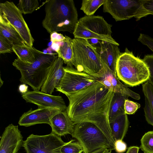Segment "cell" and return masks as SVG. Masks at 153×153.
<instances>
[{
  "label": "cell",
  "mask_w": 153,
  "mask_h": 153,
  "mask_svg": "<svg viewBox=\"0 0 153 153\" xmlns=\"http://www.w3.org/2000/svg\"><path fill=\"white\" fill-rule=\"evenodd\" d=\"M114 92L97 81L92 85L67 97L69 104L66 111L74 125L91 123L103 132L115 149L109 114Z\"/></svg>",
  "instance_id": "obj_1"
},
{
  "label": "cell",
  "mask_w": 153,
  "mask_h": 153,
  "mask_svg": "<svg viewBox=\"0 0 153 153\" xmlns=\"http://www.w3.org/2000/svg\"><path fill=\"white\" fill-rule=\"evenodd\" d=\"M45 5V15L42 24L50 34L67 31L73 33L78 22V14L73 0H50Z\"/></svg>",
  "instance_id": "obj_2"
},
{
  "label": "cell",
  "mask_w": 153,
  "mask_h": 153,
  "mask_svg": "<svg viewBox=\"0 0 153 153\" xmlns=\"http://www.w3.org/2000/svg\"><path fill=\"white\" fill-rule=\"evenodd\" d=\"M35 54V59L33 63L23 62L17 58L12 64L20 71L21 82L29 85L33 90H39L57 56H55L56 53H45L36 49Z\"/></svg>",
  "instance_id": "obj_3"
},
{
  "label": "cell",
  "mask_w": 153,
  "mask_h": 153,
  "mask_svg": "<svg viewBox=\"0 0 153 153\" xmlns=\"http://www.w3.org/2000/svg\"><path fill=\"white\" fill-rule=\"evenodd\" d=\"M116 72L119 79L131 87L147 81L149 75L148 68L143 60L135 57L127 48L117 60Z\"/></svg>",
  "instance_id": "obj_4"
},
{
  "label": "cell",
  "mask_w": 153,
  "mask_h": 153,
  "mask_svg": "<svg viewBox=\"0 0 153 153\" xmlns=\"http://www.w3.org/2000/svg\"><path fill=\"white\" fill-rule=\"evenodd\" d=\"M112 26L102 16L85 15L78 20L73 33L74 38L96 39L119 46L112 37Z\"/></svg>",
  "instance_id": "obj_5"
},
{
  "label": "cell",
  "mask_w": 153,
  "mask_h": 153,
  "mask_svg": "<svg viewBox=\"0 0 153 153\" xmlns=\"http://www.w3.org/2000/svg\"><path fill=\"white\" fill-rule=\"evenodd\" d=\"M72 44L73 65L77 70L94 76L102 70V60L96 48L88 39L74 38Z\"/></svg>",
  "instance_id": "obj_6"
},
{
  "label": "cell",
  "mask_w": 153,
  "mask_h": 153,
  "mask_svg": "<svg viewBox=\"0 0 153 153\" xmlns=\"http://www.w3.org/2000/svg\"><path fill=\"white\" fill-rule=\"evenodd\" d=\"M71 136L82 146L83 153H90L101 148L115 149L103 132L91 123L85 122L75 124Z\"/></svg>",
  "instance_id": "obj_7"
},
{
  "label": "cell",
  "mask_w": 153,
  "mask_h": 153,
  "mask_svg": "<svg viewBox=\"0 0 153 153\" xmlns=\"http://www.w3.org/2000/svg\"><path fill=\"white\" fill-rule=\"evenodd\" d=\"M103 5V12L109 13L116 22L133 17L139 20L149 15L142 0H106Z\"/></svg>",
  "instance_id": "obj_8"
},
{
  "label": "cell",
  "mask_w": 153,
  "mask_h": 153,
  "mask_svg": "<svg viewBox=\"0 0 153 153\" xmlns=\"http://www.w3.org/2000/svg\"><path fill=\"white\" fill-rule=\"evenodd\" d=\"M64 75L56 91L67 97L77 92L92 85L97 81L93 76L78 71L72 66L64 67Z\"/></svg>",
  "instance_id": "obj_9"
},
{
  "label": "cell",
  "mask_w": 153,
  "mask_h": 153,
  "mask_svg": "<svg viewBox=\"0 0 153 153\" xmlns=\"http://www.w3.org/2000/svg\"><path fill=\"white\" fill-rule=\"evenodd\" d=\"M65 143L60 137L51 132L44 135L32 134L23 141L22 146L26 153H61Z\"/></svg>",
  "instance_id": "obj_10"
},
{
  "label": "cell",
  "mask_w": 153,
  "mask_h": 153,
  "mask_svg": "<svg viewBox=\"0 0 153 153\" xmlns=\"http://www.w3.org/2000/svg\"><path fill=\"white\" fill-rule=\"evenodd\" d=\"M22 14L13 2L0 3V17L15 28L27 45L33 47L34 40Z\"/></svg>",
  "instance_id": "obj_11"
},
{
  "label": "cell",
  "mask_w": 153,
  "mask_h": 153,
  "mask_svg": "<svg viewBox=\"0 0 153 153\" xmlns=\"http://www.w3.org/2000/svg\"><path fill=\"white\" fill-rule=\"evenodd\" d=\"M103 67L102 70L94 76L98 81L104 85L109 90L127 95L136 100L140 99V96L128 88L119 80L117 74L111 70L102 61Z\"/></svg>",
  "instance_id": "obj_12"
},
{
  "label": "cell",
  "mask_w": 153,
  "mask_h": 153,
  "mask_svg": "<svg viewBox=\"0 0 153 153\" xmlns=\"http://www.w3.org/2000/svg\"><path fill=\"white\" fill-rule=\"evenodd\" d=\"M22 97L27 102L36 105L38 108H55L64 111L67 107L61 96L49 94L39 90L28 91Z\"/></svg>",
  "instance_id": "obj_13"
},
{
  "label": "cell",
  "mask_w": 153,
  "mask_h": 153,
  "mask_svg": "<svg viewBox=\"0 0 153 153\" xmlns=\"http://www.w3.org/2000/svg\"><path fill=\"white\" fill-rule=\"evenodd\" d=\"M63 111L55 108H38L33 110L31 108L20 117L18 124L26 127L39 124L50 125L51 118L56 114Z\"/></svg>",
  "instance_id": "obj_14"
},
{
  "label": "cell",
  "mask_w": 153,
  "mask_h": 153,
  "mask_svg": "<svg viewBox=\"0 0 153 153\" xmlns=\"http://www.w3.org/2000/svg\"><path fill=\"white\" fill-rule=\"evenodd\" d=\"M23 137L18 126L9 124L5 129L0 141V153H18Z\"/></svg>",
  "instance_id": "obj_15"
},
{
  "label": "cell",
  "mask_w": 153,
  "mask_h": 153,
  "mask_svg": "<svg viewBox=\"0 0 153 153\" xmlns=\"http://www.w3.org/2000/svg\"><path fill=\"white\" fill-rule=\"evenodd\" d=\"M63 60L57 56L51 66L47 76L41 88L42 92L52 95L63 78L65 71Z\"/></svg>",
  "instance_id": "obj_16"
},
{
  "label": "cell",
  "mask_w": 153,
  "mask_h": 153,
  "mask_svg": "<svg viewBox=\"0 0 153 153\" xmlns=\"http://www.w3.org/2000/svg\"><path fill=\"white\" fill-rule=\"evenodd\" d=\"M98 43L97 46L94 45L96 48L102 61L116 74L117 63L122 53L120 52L118 46L110 42L100 40Z\"/></svg>",
  "instance_id": "obj_17"
},
{
  "label": "cell",
  "mask_w": 153,
  "mask_h": 153,
  "mask_svg": "<svg viewBox=\"0 0 153 153\" xmlns=\"http://www.w3.org/2000/svg\"><path fill=\"white\" fill-rule=\"evenodd\" d=\"M50 125L52 132L61 137L68 134L71 135L75 125L65 111L55 115L51 120Z\"/></svg>",
  "instance_id": "obj_18"
},
{
  "label": "cell",
  "mask_w": 153,
  "mask_h": 153,
  "mask_svg": "<svg viewBox=\"0 0 153 153\" xmlns=\"http://www.w3.org/2000/svg\"><path fill=\"white\" fill-rule=\"evenodd\" d=\"M112 137L115 141L122 140L125 137L129 126L127 114L125 113L118 115L109 122Z\"/></svg>",
  "instance_id": "obj_19"
},
{
  "label": "cell",
  "mask_w": 153,
  "mask_h": 153,
  "mask_svg": "<svg viewBox=\"0 0 153 153\" xmlns=\"http://www.w3.org/2000/svg\"><path fill=\"white\" fill-rule=\"evenodd\" d=\"M0 35L7 39L13 45H27L15 28L1 17Z\"/></svg>",
  "instance_id": "obj_20"
},
{
  "label": "cell",
  "mask_w": 153,
  "mask_h": 153,
  "mask_svg": "<svg viewBox=\"0 0 153 153\" xmlns=\"http://www.w3.org/2000/svg\"><path fill=\"white\" fill-rule=\"evenodd\" d=\"M64 40L61 42L56 52L59 57L62 58L67 65L73 66L74 53L72 44V39L65 36Z\"/></svg>",
  "instance_id": "obj_21"
},
{
  "label": "cell",
  "mask_w": 153,
  "mask_h": 153,
  "mask_svg": "<svg viewBox=\"0 0 153 153\" xmlns=\"http://www.w3.org/2000/svg\"><path fill=\"white\" fill-rule=\"evenodd\" d=\"M129 97L120 93L114 92L109 114V122L125 113L124 105Z\"/></svg>",
  "instance_id": "obj_22"
},
{
  "label": "cell",
  "mask_w": 153,
  "mask_h": 153,
  "mask_svg": "<svg viewBox=\"0 0 153 153\" xmlns=\"http://www.w3.org/2000/svg\"><path fill=\"white\" fill-rule=\"evenodd\" d=\"M13 51L21 61L32 63L35 59L36 48L27 45H14Z\"/></svg>",
  "instance_id": "obj_23"
},
{
  "label": "cell",
  "mask_w": 153,
  "mask_h": 153,
  "mask_svg": "<svg viewBox=\"0 0 153 153\" xmlns=\"http://www.w3.org/2000/svg\"><path fill=\"white\" fill-rule=\"evenodd\" d=\"M106 0H83L80 10L88 16H92Z\"/></svg>",
  "instance_id": "obj_24"
},
{
  "label": "cell",
  "mask_w": 153,
  "mask_h": 153,
  "mask_svg": "<svg viewBox=\"0 0 153 153\" xmlns=\"http://www.w3.org/2000/svg\"><path fill=\"white\" fill-rule=\"evenodd\" d=\"M39 5L37 0H20L17 7L22 13L26 14L33 13L38 7Z\"/></svg>",
  "instance_id": "obj_25"
},
{
  "label": "cell",
  "mask_w": 153,
  "mask_h": 153,
  "mask_svg": "<svg viewBox=\"0 0 153 153\" xmlns=\"http://www.w3.org/2000/svg\"><path fill=\"white\" fill-rule=\"evenodd\" d=\"M140 142V148L144 153H153V131L145 133L141 139Z\"/></svg>",
  "instance_id": "obj_26"
},
{
  "label": "cell",
  "mask_w": 153,
  "mask_h": 153,
  "mask_svg": "<svg viewBox=\"0 0 153 153\" xmlns=\"http://www.w3.org/2000/svg\"><path fill=\"white\" fill-rule=\"evenodd\" d=\"M72 140L65 143L61 149V153H82L83 150L82 146L78 142H74Z\"/></svg>",
  "instance_id": "obj_27"
},
{
  "label": "cell",
  "mask_w": 153,
  "mask_h": 153,
  "mask_svg": "<svg viewBox=\"0 0 153 153\" xmlns=\"http://www.w3.org/2000/svg\"><path fill=\"white\" fill-rule=\"evenodd\" d=\"M142 89L144 95L148 102L153 116V86L146 81L142 85Z\"/></svg>",
  "instance_id": "obj_28"
},
{
  "label": "cell",
  "mask_w": 153,
  "mask_h": 153,
  "mask_svg": "<svg viewBox=\"0 0 153 153\" xmlns=\"http://www.w3.org/2000/svg\"><path fill=\"white\" fill-rule=\"evenodd\" d=\"M14 45L9 40L0 35V53H10L13 51Z\"/></svg>",
  "instance_id": "obj_29"
},
{
  "label": "cell",
  "mask_w": 153,
  "mask_h": 153,
  "mask_svg": "<svg viewBox=\"0 0 153 153\" xmlns=\"http://www.w3.org/2000/svg\"><path fill=\"white\" fill-rule=\"evenodd\" d=\"M140 107V104L128 99H126L124 105L125 113L127 114H134Z\"/></svg>",
  "instance_id": "obj_30"
},
{
  "label": "cell",
  "mask_w": 153,
  "mask_h": 153,
  "mask_svg": "<svg viewBox=\"0 0 153 153\" xmlns=\"http://www.w3.org/2000/svg\"><path fill=\"white\" fill-rule=\"evenodd\" d=\"M143 60L146 65L149 71V77L147 81L153 86V55L145 56Z\"/></svg>",
  "instance_id": "obj_31"
},
{
  "label": "cell",
  "mask_w": 153,
  "mask_h": 153,
  "mask_svg": "<svg viewBox=\"0 0 153 153\" xmlns=\"http://www.w3.org/2000/svg\"><path fill=\"white\" fill-rule=\"evenodd\" d=\"M138 41L143 44L147 46L153 52V38L143 33H140Z\"/></svg>",
  "instance_id": "obj_32"
},
{
  "label": "cell",
  "mask_w": 153,
  "mask_h": 153,
  "mask_svg": "<svg viewBox=\"0 0 153 153\" xmlns=\"http://www.w3.org/2000/svg\"><path fill=\"white\" fill-rule=\"evenodd\" d=\"M146 119L148 123L153 126V116L148 101L145 97V105L144 108Z\"/></svg>",
  "instance_id": "obj_33"
},
{
  "label": "cell",
  "mask_w": 153,
  "mask_h": 153,
  "mask_svg": "<svg viewBox=\"0 0 153 153\" xmlns=\"http://www.w3.org/2000/svg\"><path fill=\"white\" fill-rule=\"evenodd\" d=\"M127 149L126 143L122 140H118L115 141V149L117 153H123Z\"/></svg>",
  "instance_id": "obj_34"
},
{
  "label": "cell",
  "mask_w": 153,
  "mask_h": 153,
  "mask_svg": "<svg viewBox=\"0 0 153 153\" xmlns=\"http://www.w3.org/2000/svg\"><path fill=\"white\" fill-rule=\"evenodd\" d=\"M65 38V36L57 32H53L50 35V40L52 43L63 42Z\"/></svg>",
  "instance_id": "obj_35"
},
{
  "label": "cell",
  "mask_w": 153,
  "mask_h": 153,
  "mask_svg": "<svg viewBox=\"0 0 153 153\" xmlns=\"http://www.w3.org/2000/svg\"><path fill=\"white\" fill-rule=\"evenodd\" d=\"M143 6L149 15H153V0H142Z\"/></svg>",
  "instance_id": "obj_36"
},
{
  "label": "cell",
  "mask_w": 153,
  "mask_h": 153,
  "mask_svg": "<svg viewBox=\"0 0 153 153\" xmlns=\"http://www.w3.org/2000/svg\"><path fill=\"white\" fill-rule=\"evenodd\" d=\"M139 149L138 146H131L128 148L126 153H138Z\"/></svg>",
  "instance_id": "obj_37"
},
{
  "label": "cell",
  "mask_w": 153,
  "mask_h": 153,
  "mask_svg": "<svg viewBox=\"0 0 153 153\" xmlns=\"http://www.w3.org/2000/svg\"><path fill=\"white\" fill-rule=\"evenodd\" d=\"M28 86L25 84L20 85L19 87V90L22 94L25 93L28 91Z\"/></svg>",
  "instance_id": "obj_38"
},
{
  "label": "cell",
  "mask_w": 153,
  "mask_h": 153,
  "mask_svg": "<svg viewBox=\"0 0 153 153\" xmlns=\"http://www.w3.org/2000/svg\"><path fill=\"white\" fill-rule=\"evenodd\" d=\"M107 149L101 148L95 150L90 153H105Z\"/></svg>",
  "instance_id": "obj_39"
},
{
  "label": "cell",
  "mask_w": 153,
  "mask_h": 153,
  "mask_svg": "<svg viewBox=\"0 0 153 153\" xmlns=\"http://www.w3.org/2000/svg\"><path fill=\"white\" fill-rule=\"evenodd\" d=\"M111 150L107 149L105 153H111Z\"/></svg>",
  "instance_id": "obj_40"
}]
</instances>
